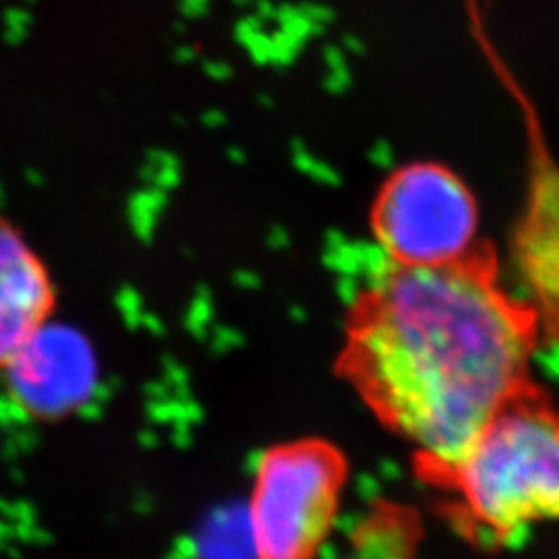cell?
Instances as JSON below:
<instances>
[{
    "mask_svg": "<svg viewBox=\"0 0 559 559\" xmlns=\"http://www.w3.org/2000/svg\"><path fill=\"white\" fill-rule=\"evenodd\" d=\"M344 480V459L325 441H290L270 450L261 459L249 503L255 558H320Z\"/></svg>",
    "mask_w": 559,
    "mask_h": 559,
    "instance_id": "cell-3",
    "label": "cell"
},
{
    "mask_svg": "<svg viewBox=\"0 0 559 559\" xmlns=\"http://www.w3.org/2000/svg\"><path fill=\"white\" fill-rule=\"evenodd\" d=\"M9 388L25 411L62 417L92 396L98 365L90 344L62 325H41L4 365Z\"/></svg>",
    "mask_w": 559,
    "mask_h": 559,
    "instance_id": "cell-5",
    "label": "cell"
},
{
    "mask_svg": "<svg viewBox=\"0 0 559 559\" xmlns=\"http://www.w3.org/2000/svg\"><path fill=\"white\" fill-rule=\"evenodd\" d=\"M464 516L508 539L559 520V417L522 394L489 420L441 475Z\"/></svg>",
    "mask_w": 559,
    "mask_h": 559,
    "instance_id": "cell-2",
    "label": "cell"
},
{
    "mask_svg": "<svg viewBox=\"0 0 559 559\" xmlns=\"http://www.w3.org/2000/svg\"><path fill=\"white\" fill-rule=\"evenodd\" d=\"M514 261L537 330L559 338V168L537 162L528 205L514 237Z\"/></svg>",
    "mask_w": 559,
    "mask_h": 559,
    "instance_id": "cell-6",
    "label": "cell"
},
{
    "mask_svg": "<svg viewBox=\"0 0 559 559\" xmlns=\"http://www.w3.org/2000/svg\"><path fill=\"white\" fill-rule=\"evenodd\" d=\"M371 233L394 265L456 263L480 249L479 203L450 166L411 162L381 182L371 203Z\"/></svg>",
    "mask_w": 559,
    "mask_h": 559,
    "instance_id": "cell-4",
    "label": "cell"
},
{
    "mask_svg": "<svg viewBox=\"0 0 559 559\" xmlns=\"http://www.w3.org/2000/svg\"><path fill=\"white\" fill-rule=\"evenodd\" d=\"M417 522L406 510L381 508L362 520L336 556L328 559H415Z\"/></svg>",
    "mask_w": 559,
    "mask_h": 559,
    "instance_id": "cell-8",
    "label": "cell"
},
{
    "mask_svg": "<svg viewBox=\"0 0 559 559\" xmlns=\"http://www.w3.org/2000/svg\"><path fill=\"white\" fill-rule=\"evenodd\" d=\"M537 323L489 255L394 265L357 300L344 373L365 402L443 475L526 385Z\"/></svg>",
    "mask_w": 559,
    "mask_h": 559,
    "instance_id": "cell-1",
    "label": "cell"
},
{
    "mask_svg": "<svg viewBox=\"0 0 559 559\" xmlns=\"http://www.w3.org/2000/svg\"><path fill=\"white\" fill-rule=\"evenodd\" d=\"M55 286L40 255L0 214V369L48 323Z\"/></svg>",
    "mask_w": 559,
    "mask_h": 559,
    "instance_id": "cell-7",
    "label": "cell"
}]
</instances>
